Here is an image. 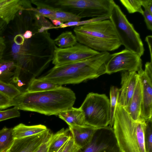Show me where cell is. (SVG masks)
I'll use <instances>...</instances> for the list:
<instances>
[{
	"label": "cell",
	"mask_w": 152,
	"mask_h": 152,
	"mask_svg": "<svg viewBox=\"0 0 152 152\" xmlns=\"http://www.w3.org/2000/svg\"><path fill=\"white\" fill-rule=\"evenodd\" d=\"M109 17H102L94 18H93L81 21L70 22L65 23H63L60 25L55 26L54 28L56 29L59 28H64L70 26H77L88 24L92 22L97 21L99 20L109 19Z\"/></svg>",
	"instance_id": "cell-27"
},
{
	"label": "cell",
	"mask_w": 152,
	"mask_h": 152,
	"mask_svg": "<svg viewBox=\"0 0 152 152\" xmlns=\"http://www.w3.org/2000/svg\"><path fill=\"white\" fill-rule=\"evenodd\" d=\"M137 73L139 76L142 89L140 118L146 121L152 119V61L147 62L144 70L142 69Z\"/></svg>",
	"instance_id": "cell-10"
},
{
	"label": "cell",
	"mask_w": 152,
	"mask_h": 152,
	"mask_svg": "<svg viewBox=\"0 0 152 152\" xmlns=\"http://www.w3.org/2000/svg\"><path fill=\"white\" fill-rule=\"evenodd\" d=\"M142 102L141 86L140 78L135 90L127 106L124 108L134 121L140 118Z\"/></svg>",
	"instance_id": "cell-15"
},
{
	"label": "cell",
	"mask_w": 152,
	"mask_h": 152,
	"mask_svg": "<svg viewBox=\"0 0 152 152\" xmlns=\"http://www.w3.org/2000/svg\"><path fill=\"white\" fill-rule=\"evenodd\" d=\"M74 31L79 43L99 52L114 51L122 45L109 19L75 26Z\"/></svg>",
	"instance_id": "cell-4"
},
{
	"label": "cell",
	"mask_w": 152,
	"mask_h": 152,
	"mask_svg": "<svg viewBox=\"0 0 152 152\" xmlns=\"http://www.w3.org/2000/svg\"><path fill=\"white\" fill-rule=\"evenodd\" d=\"M152 36L151 35H148L147 36L145 39V41L147 42L148 45L149 50L150 51V53L151 57V61H152Z\"/></svg>",
	"instance_id": "cell-36"
},
{
	"label": "cell",
	"mask_w": 152,
	"mask_h": 152,
	"mask_svg": "<svg viewBox=\"0 0 152 152\" xmlns=\"http://www.w3.org/2000/svg\"><path fill=\"white\" fill-rule=\"evenodd\" d=\"M60 85L44 81L39 78H34L28 83L26 90L28 92H43L54 89Z\"/></svg>",
	"instance_id": "cell-20"
},
{
	"label": "cell",
	"mask_w": 152,
	"mask_h": 152,
	"mask_svg": "<svg viewBox=\"0 0 152 152\" xmlns=\"http://www.w3.org/2000/svg\"><path fill=\"white\" fill-rule=\"evenodd\" d=\"M16 67V64L13 61L0 60V80L6 82L12 80Z\"/></svg>",
	"instance_id": "cell-21"
},
{
	"label": "cell",
	"mask_w": 152,
	"mask_h": 152,
	"mask_svg": "<svg viewBox=\"0 0 152 152\" xmlns=\"http://www.w3.org/2000/svg\"><path fill=\"white\" fill-rule=\"evenodd\" d=\"M47 129L42 124L28 126L20 123L12 128V134L15 139H19L37 134Z\"/></svg>",
	"instance_id": "cell-18"
},
{
	"label": "cell",
	"mask_w": 152,
	"mask_h": 152,
	"mask_svg": "<svg viewBox=\"0 0 152 152\" xmlns=\"http://www.w3.org/2000/svg\"><path fill=\"white\" fill-rule=\"evenodd\" d=\"M110 54L108 52H100L83 61L54 66L45 75L39 78L62 86L97 78L106 73V64Z\"/></svg>",
	"instance_id": "cell-2"
},
{
	"label": "cell",
	"mask_w": 152,
	"mask_h": 152,
	"mask_svg": "<svg viewBox=\"0 0 152 152\" xmlns=\"http://www.w3.org/2000/svg\"><path fill=\"white\" fill-rule=\"evenodd\" d=\"M50 20L53 24L56 26H58L64 23L57 20Z\"/></svg>",
	"instance_id": "cell-38"
},
{
	"label": "cell",
	"mask_w": 152,
	"mask_h": 152,
	"mask_svg": "<svg viewBox=\"0 0 152 152\" xmlns=\"http://www.w3.org/2000/svg\"><path fill=\"white\" fill-rule=\"evenodd\" d=\"M143 16L147 28L152 30V13L147 8L144 9Z\"/></svg>",
	"instance_id": "cell-32"
},
{
	"label": "cell",
	"mask_w": 152,
	"mask_h": 152,
	"mask_svg": "<svg viewBox=\"0 0 152 152\" xmlns=\"http://www.w3.org/2000/svg\"><path fill=\"white\" fill-rule=\"evenodd\" d=\"M12 128L5 126L0 130V152L8 151L14 140Z\"/></svg>",
	"instance_id": "cell-23"
},
{
	"label": "cell",
	"mask_w": 152,
	"mask_h": 152,
	"mask_svg": "<svg viewBox=\"0 0 152 152\" xmlns=\"http://www.w3.org/2000/svg\"><path fill=\"white\" fill-rule=\"evenodd\" d=\"M25 85V83L22 82L20 79L18 80L17 82V86H18L21 87Z\"/></svg>",
	"instance_id": "cell-39"
},
{
	"label": "cell",
	"mask_w": 152,
	"mask_h": 152,
	"mask_svg": "<svg viewBox=\"0 0 152 152\" xmlns=\"http://www.w3.org/2000/svg\"><path fill=\"white\" fill-rule=\"evenodd\" d=\"M20 0H0V18L8 24L20 10L29 7L30 2Z\"/></svg>",
	"instance_id": "cell-13"
},
{
	"label": "cell",
	"mask_w": 152,
	"mask_h": 152,
	"mask_svg": "<svg viewBox=\"0 0 152 152\" xmlns=\"http://www.w3.org/2000/svg\"><path fill=\"white\" fill-rule=\"evenodd\" d=\"M79 152H121L112 128L109 126L96 128L92 138Z\"/></svg>",
	"instance_id": "cell-9"
},
{
	"label": "cell",
	"mask_w": 152,
	"mask_h": 152,
	"mask_svg": "<svg viewBox=\"0 0 152 152\" xmlns=\"http://www.w3.org/2000/svg\"><path fill=\"white\" fill-rule=\"evenodd\" d=\"M54 137V134L52 133L49 138L37 149L34 152H48L49 146Z\"/></svg>",
	"instance_id": "cell-33"
},
{
	"label": "cell",
	"mask_w": 152,
	"mask_h": 152,
	"mask_svg": "<svg viewBox=\"0 0 152 152\" xmlns=\"http://www.w3.org/2000/svg\"><path fill=\"white\" fill-rule=\"evenodd\" d=\"M13 100L0 92V110L4 109L13 106Z\"/></svg>",
	"instance_id": "cell-31"
},
{
	"label": "cell",
	"mask_w": 152,
	"mask_h": 152,
	"mask_svg": "<svg viewBox=\"0 0 152 152\" xmlns=\"http://www.w3.org/2000/svg\"><path fill=\"white\" fill-rule=\"evenodd\" d=\"M20 116L19 110L15 107L4 110H0V121Z\"/></svg>",
	"instance_id": "cell-29"
},
{
	"label": "cell",
	"mask_w": 152,
	"mask_h": 152,
	"mask_svg": "<svg viewBox=\"0 0 152 152\" xmlns=\"http://www.w3.org/2000/svg\"><path fill=\"white\" fill-rule=\"evenodd\" d=\"M80 149L74 143L71 136L67 141L61 152H79Z\"/></svg>",
	"instance_id": "cell-30"
},
{
	"label": "cell",
	"mask_w": 152,
	"mask_h": 152,
	"mask_svg": "<svg viewBox=\"0 0 152 152\" xmlns=\"http://www.w3.org/2000/svg\"><path fill=\"white\" fill-rule=\"evenodd\" d=\"M120 1L129 13L138 12L143 15L144 10L142 8L141 0H120Z\"/></svg>",
	"instance_id": "cell-26"
},
{
	"label": "cell",
	"mask_w": 152,
	"mask_h": 152,
	"mask_svg": "<svg viewBox=\"0 0 152 152\" xmlns=\"http://www.w3.org/2000/svg\"><path fill=\"white\" fill-rule=\"evenodd\" d=\"M54 41L55 45L61 48L70 47L77 43L75 36L70 31L62 33L54 40Z\"/></svg>",
	"instance_id": "cell-22"
},
{
	"label": "cell",
	"mask_w": 152,
	"mask_h": 152,
	"mask_svg": "<svg viewBox=\"0 0 152 152\" xmlns=\"http://www.w3.org/2000/svg\"><path fill=\"white\" fill-rule=\"evenodd\" d=\"M52 133L48 129L45 132L37 134L15 139L8 152H34Z\"/></svg>",
	"instance_id": "cell-12"
},
{
	"label": "cell",
	"mask_w": 152,
	"mask_h": 152,
	"mask_svg": "<svg viewBox=\"0 0 152 152\" xmlns=\"http://www.w3.org/2000/svg\"><path fill=\"white\" fill-rule=\"evenodd\" d=\"M139 78L135 71H123L121 75V87L119 89L118 103L124 108L128 105Z\"/></svg>",
	"instance_id": "cell-11"
},
{
	"label": "cell",
	"mask_w": 152,
	"mask_h": 152,
	"mask_svg": "<svg viewBox=\"0 0 152 152\" xmlns=\"http://www.w3.org/2000/svg\"><path fill=\"white\" fill-rule=\"evenodd\" d=\"M66 142L65 143V144L61 148L58 150V151L57 152H61L62 150H63L64 147L65 145H66Z\"/></svg>",
	"instance_id": "cell-40"
},
{
	"label": "cell",
	"mask_w": 152,
	"mask_h": 152,
	"mask_svg": "<svg viewBox=\"0 0 152 152\" xmlns=\"http://www.w3.org/2000/svg\"><path fill=\"white\" fill-rule=\"evenodd\" d=\"M0 92L11 99H13L21 92L12 83L0 80Z\"/></svg>",
	"instance_id": "cell-24"
},
{
	"label": "cell",
	"mask_w": 152,
	"mask_h": 152,
	"mask_svg": "<svg viewBox=\"0 0 152 152\" xmlns=\"http://www.w3.org/2000/svg\"><path fill=\"white\" fill-rule=\"evenodd\" d=\"M8 151H5V152H8Z\"/></svg>",
	"instance_id": "cell-41"
},
{
	"label": "cell",
	"mask_w": 152,
	"mask_h": 152,
	"mask_svg": "<svg viewBox=\"0 0 152 152\" xmlns=\"http://www.w3.org/2000/svg\"><path fill=\"white\" fill-rule=\"evenodd\" d=\"M40 15L51 20H57L62 23L80 21L81 18L69 13L43 7L39 8Z\"/></svg>",
	"instance_id": "cell-16"
},
{
	"label": "cell",
	"mask_w": 152,
	"mask_h": 152,
	"mask_svg": "<svg viewBox=\"0 0 152 152\" xmlns=\"http://www.w3.org/2000/svg\"><path fill=\"white\" fill-rule=\"evenodd\" d=\"M142 6L148 9L152 13V0H141Z\"/></svg>",
	"instance_id": "cell-34"
},
{
	"label": "cell",
	"mask_w": 152,
	"mask_h": 152,
	"mask_svg": "<svg viewBox=\"0 0 152 152\" xmlns=\"http://www.w3.org/2000/svg\"><path fill=\"white\" fill-rule=\"evenodd\" d=\"M58 115L69 126L87 125L84 114L80 107L77 108L72 107L60 112Z\"/></svg>",
	"instance_id": "cell-17"
},
{
	"label": "cell",
	"mask_w": 152,
	"mask_h": 152,
	"mask_svg": "<svg viewBox=\"0 0 152 152\" xmlns=\"http://www.w3.org/2000/svg\"><path fill=\"white\" fill-rule=\"evenodd\" d=\"M76 99L71 89L60 86L48 91L21 92L13 99L12 104L19 110L58 115L60 112L73 107Z\"/></svg>",
	"instance_id": "cell-1"
},
{
	"label": "cell",
	"mask_w": 152,
	"mask_h": 152,
	"mask_svg": "<svg viewBox=\"0 0 152 152\" xmlns=\"http://www.w3.org/2000/svg\"><path fill=\"white\" fill-rule=\"evenodd\" d=\"M100 53L79 42L66 48H61L56 46L52 62L55 66H57L78 62L89 58Z\"/></svg>",
	"instance_id": "cell-8"
},
{
	"label": "cell",
	"mask_w": 152,
	"mask_h": 152,
	"mask_svg": "<svg viewBox=\"0 0 152 152\" xmlns=\"http://www.w3.org/2000/svg\"><path fill=\"white\" fill-rule=\"evenodd\" d=\"M33 36L32 31L30 30H27L23 34V37L24 39H28L31 38Z\"/></svg>",
	"instance_id": "cell-37"
},
{
	"label": "cell",
	"mask_w": 152,
	"mask_h": 152,
	"mask_svg": "<svg viewBox=\"0 0 152 152\" xmlns=\"http://www.w3.org/2000/svg\"><path fill=\"white\" fill-rule=\"evenodd\" d=\"M71 137L69 129L62 128L54 134L53 138L49 147L48 152H57Z\"/></svg>",
	"instance_id": "cell-19"
},
{
	"label": "cell",
	"mask_w": 152,
	"mask_h": 152,
	"mask_svg": "<svg viewBox=\"0 0 152 152\" xmlns=\"http://www.w3.org/2000/svg\"><path fill=\"white\" fill-rule=\"evenodd\" d=\"M141 56L125 49L110 54L106 64V73L108 74L120 71L138 72L142 69Z\"/></svg>",
	"instance_id": "cell-7"
},
{
	"label": "cell",
	"mask_w": 152,
	"mask_h": 152,
	"mask_svg": "<svg viewBox=\"0 0 152 152\" xmlns=\"http://www.w3.org/2000/svg\"><path fill=\"white\" fill-rule=\"evenodd\" d=\"M109 19L111 21L122 45L125 49L141 57L144 52L143 42L139 34L130 23L119 7L115 4Z\"/></svg>",
	"instance_id": "cell-6"
},
{
	"label": "cell",
	"mask_w": 152,
	"mask_h": 152,
	"mask_svg": "<svg viewBox=\"0 0 152 152\" xmlns=\"http://www.w3.org/2000/svg\"><path fill=\"white\" fill-rule=\"evenodd\" d=\"M146 122L145 142L146 148L148 152H152V119L146 121Z\"/></svg>",
	"instance_id": "cell-28"
},
{
	"label": "cell",
	"mask_w": 152,
	"mask_h": 152,
	"mask_svg": "<svg viewBox=\"0 0 152 152\" xmlns=\"http://www.w3.org/2000/svg\"><path fill=\"white\" fill-rule=\"evenodd\" d=\"M69 127L74 143L80 149L90 143L96 128L88 125Z\"/></svg>",
	"instance_id": "cell-14"
},
{
	"label": "cell",
	"mask_w": 152,
	"mask_h": 152,
	"mask_svg": "<svg viewBox=\"0 0 152 152\" xmlns=\"http://www.w3.org/2000/svg\"><path fill=\"white\" fill-rule=\"evenodd\" d=\"M146 122L134 121L117 103L112 128L121 152H148L145 142Z\"/></svg>",
	"instance_id": "cell-3"
},
{
	"label": "cell",
	"mask_w": 152,
	"mask_h": 152,
	"mask_svg": "<svg viewBox=\"0 0 152 152\" xmlns=\"http://www.w3.org/2000/svg\"><path fill=\"white\" fill-rule=\"evenodd\" d=\"M80 107L87 125L96 128L109 126L110 102L105 94L89 93Z\"/></svg>",
	"instance_id": "cell-5"
},
{
	"label": "cell",
	"mask_w": 152,
	"mask_h": 152,
	"mask_svg": "<svg viewBox=\"0 0 152 152\" xmlns=\"http://www.w3.org/2000/svg\"><path fill=\"white\" fill-rule=\"evenodd\" d=\"M6 48L4 40L2 37L0 36V60L2 59Z\"/></svg>",
	"instance_id": "cell-35"
},
{
	"label": "cell",
	"mask_w": 152,
	"mask_h": 152,
	"mask_svg": "<svg viewBox=\"0 0 152 152\" xmlns=\"http://www.w3.org/2000/svg\"><path fill=\"white\" fill-rule=\"evenodd\" d=\"M118 90L119 89L115 86L111 87L110 89V122L109 126L112 128L118 103Z\"/></svg>",
	"instance_id": "cell-25"
}]
</instances>
